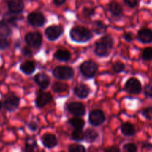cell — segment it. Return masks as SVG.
<instances>
[{
  "label": "cell",
  "instance_id": "obj_11",
  "mask_svg": "<svg viewBox=\"0 0 152 152\" xmlns=\"http://www.w3.org/2000/svg\"><path fill=\"white\" fill-rule=\"evenodd\" d=\"M53 101V96L48 92H40L36 99V105L37 108H42Z\"/></svg>",
  "mask_w": 152,
  "mask_h": 152
},
{
  "label": "cell",
  "instance_id": "obj_3",
  "mask_svg": "<svg viewBox=\"0 0 152 152\" xmlns=\"http://www.w3.org/2000/svg\"><path fill=\"white\" fill-rule=\"evenodd\" d=\"M53 74L58 80H67L73 78L74 71L69 66H57L53 69Z\"/></svg>",
  "mask_w": 152,
  "mask_h": 152
},
{
  "label": "cell",
  "instance_id": "obj_7",
  "mask_svg": "<svg viewBox=\"0 0 152 152\" xmlns=\"http://www.w3.org/2000/svg\"><path fill=\"white\" fill-rule=\"evenodd\" d=\"M126 91L132 94H139L142 91V84L136 78H130L126 81L125 85Z\"/></svg>",
  "mask_w": 152,
  "mask_h": 152
},
{
  "label": "cell",
  "instance_id": "obj_42",
  "mask_svg": "<svg viewBox=\"0 0 152 152\" xmlns=\"http://www.w3.org/2000/svg\"><path fill=\"white\" fill-rule=\"evenodd\" d=\"M22 54L25 56H31L32 55V52L28 48L25 47L22 49Z\"/></svg>",
  "mask_w": 152,
  "mask_h": 152
},
{
  "label": "cell",
  "instance_id": "obj_27",
  "mask_svg": "<svg viewBox=\"0 0 152 152\" xmlns=\"http://www.w3.org/2000/svg\"><path fill=\"white\" fill-rule=\"evenodd\" d=\"M71 139L77 142H82L85 140V135L83 129H75L71 134Z\"/></svg>",
  "mask_w": 152,
  "mask_h": 152
},
{
  "label": "cell",
  "instance_id": "obj_20",
  "mask_svg": "<svg viewBox=\"0 0 152 152\" xmlns=\"http://www.w3.org/2000/svg\"><path fill=\"white\" fill-rule=\"evenodd\" d=\"M121 133L124 136L126 137H132L134 136L136 133L135 128L132 123H125L121 126Z\"/></svg>",
  "mask_w": 152,
  "mask_h": 152
},
{
  "label": "cell",
  "instance_id": "obj_22",
  "mask_svg": "<svg viewBox=\"0 0 152 152\" xmlns=\"http://www.w3.org/2000/svg\"><path fill=\"white\" fill-rule=\"evenodd\" d=\"M85 140L88 142H93L99 137V134L93 129H88L84 132Z\"/></svg>",
  "mask_w": 152,
  "mask_h": 152
},
{
  "label": "cell",
  "instance_id": "obj_12",
  "mask_svg": "<svg viewBox=\"0 0 152 152\" xmlns=\"http://www.w3.org/2000/svg\"><path fill=\"white\" fill-rule=\"evenodd\" d=\"M34 81L42 89H46L50 84V78L48 74L44 73L37 74L34 78Z\"/></svg>",
  "mask_w": 152,
  "mask_h": 152
},
{
  "label": "cell",
  "instance_id": "obj_13",
  "mask_svg": "<svg viewBox=\"0 0 152 152\" xmlns=\"http://www.w3.org/2000/svg\"><path fill=\"white\" fill-rule=\"evenodd\" d=\"M8 10L13 14L21 13L25 8V4L22 0H10L8 1Z\"/></svg>",
  "mask_w": 152,
  "mask_h": 152
},
{
  "label": "cell",
  "instance_id": "obj_23",
  "mask_svg": "<svg viewBox=\"0 0 152 152\" xmlns=\"http://www.w3.org/2000/svg\"><path fill=\"white\" fill-rule=\"evenodd\" d=\"M12 30L9 27L7 22L4 21H1L0 22V37H8L11 35Z\"/></svg>",
  "mask_w": 152,
  "mask_h": 152
},
{
  "label": "cell",
  "instance_id": "obj_37",
  "mask_svg": "<svg viewBox=\"0 0 152 152\" xmlns=\"http://www.w3.org/2000/svg\"><path fill=\"white\" fill-rule=\"evenodd\" d=\"M144 93L147 97L152 99V85H148L145 86L144 89Z\"/></svg>",
  "mask_w": 152,
  "mask_h": 152
},
{
  "label": "cell",
  "instance_id": "obj_32",
  "mask_svg": "<svg viewBox=\"0 0 152 152\" xmlns=\"http://www.w3.org/2000/svg\"><path fill=\"white\" fill-rule=\"evenodd\" d=\"M68 151L70 152H83L86 151V148L83 145H80V144H72L68 148Z\"/></svg>",
  "mask_w": 152,
  "mask_h": 152
},
{
  "label": "cell",
  "instance_id": "obj_14",
  "mask_svg": "<svg viewBox=\"0 0 152 152\" xmlns=\"http://www.w3.org/2000/svg\"><path fill=\"white\" fill-rule=\"evenodd\" d=\"M94 53L96 56H99V57H105L109 54L110 49L103 42L100 40V41L96 42L95 43Z\"/></svg>",
  "mask_w": 152,
  "mask_h": 152
},
{
  "label": "cell",
  "instance_id": "obj_41",
  "mask_svg": "<svg viewBox=\"0 0 152 152\" xmlns=\"http://www.w3.org/2000/svg\"><path fill=\"white\" fill-rule=\"evenodd\" d=\"M123 39L127 42H132L133 40V34L132 33H126L123 36Z\"/></svg>",
  "mask_w": 152,
  "mask_h": 152
},
{
  "label": "cell",
  "instance_id": "obj_9",
  "mask_svg": "<svg viewBox=\"0 0 152 152\" xmlns=\"http://www.w3.org/2000/svg\"><path fill=\"white\" fill-rule=\"evenodd\" d=\"M67 109L69 113L75 117H83L86 114V106L81 102H70L67 106Z\"/></svg>",
  "mask_w": 152,
  "mask_h": 152
},
{
  "label": "cell",
  "instance_id": "obj_21",
  "mask_svg": "<svg viewBox=\"0 0 152 152\" xmlns=\"http://www.w3.org/2000/svg\"><path fill=\"white\" fill-rule=\"evenodd\" d=\"M71 53L64 49H59L54 53V57L61 62H68L71 59Z\"/></svg>",
  "mask_w": 152,
  "mask_h": 152
},
{
  "label": "cell",
  "instance_id": "obj_39",
  "mask_svg": "<svg viewBox=\"0 0 152 152\" xmlns=\"http://www.w3.org/2000/svg\"><path fill=\"white\" fill-rule=\"evenodd\" d=\"M94 12V10H93V9H89V8H85L84 10H83V15H84V16H86V17H88L90 18L91 16V15L93 14Z\"/></svg>",
  "mask_w": 152,
  "mask_h": 152
},
{
  "label": "cell",
  "instance_id": "obj_26",
  "mask_svg": "<svg viewBox=\"0 0 152 152\" xmlns=\"http://www.w3.org/2000/svg\"><path fill=\"white\" fill-rule=\"evenodd\" d=\"M68 86L66 83H62V82H57L55 83L52 86V89L56 93H62V92H65L68 90Z\"/></svg>",
  "mask_w": 152,
  "mask_h": 152
},
{
  "label": "cell",
  "instance_id": "obj_6",
  "mask_svg": "<svg viewBox=\"0 0 152 152\" xmlns=\"http://www.w3.org/2000/svg\"><path fill=\"white\" fill-rule=\"evenodd\" d=\"M63 28L60 25H50L45 31V34L49 41H55L62 36Z\"/></svg>",
  "mask_w": 152,
  "mask_h": 152
},
{
  "label": "cell",
  "instance_id": "obj_40",
  "mask_svg": "<svg viewBox=\"0 0 152 152\" xmlns=\"http://www.w3.org/2000/svg\"><path fill=\"white\" fill-rule=\"evenodd\" d=\"M28 128H29L30 130L33 131V132L37 131V129H38V125H37V123H35V122H31V123H28Z\"/></svg>",
  "mask_w": 152,
  "mask_h": 152
},
{
  "label": "cell",
  "instance_id": "obj_5",
  "mask_svg": "<svg viewBox=\"0 0 152 152\" xmlns=\"http://www.w3.org/2000/svg\"><path fill=\"white\" fill-rule=\"evenodd\" d=\"M28 22L33 27L40 28L45 25L46 19L44 14L40 12H32L28 14Z\"/></svg>",
  "mask_w": 152,
  "mask_h": 152
},
{
  "label": "cell",
  "instance_id": "obj_24",
  "mask_svg": "<svg viewBox=\"0 0 152 152\" xmlns=\"http://www.w3.org/2000/svg\"><path fill=\"white\" fill-rule=\"evenodd\" d=\"M92 30L96 34H102L106 31V25L102 21H95L93 24Z\"/></svg>",
  "mask_w": 152,
  "mask_h": 152
},
{
  "label": "cell",
  "instance_id": "obj_18",
  "mask_svg": "<svg viewBox=\"0 0 152 152\" xmlns=\"http://www.w3.org/2000/svg\"><path fill=\"white\" fill-rule=\"evenodd\" d=\"M20 70L26 75H31L36 71V65L33 61H26L21 64Z\"/></svg>",
  "mask_w": 152,
  "mask_h": 152
},
{
  "label": "cell",
  "instance_id": "obj_8",
  "mask_svg": "<svg viewBox=\"0 0 152 152\" xmlns=\"http://www.w3.org/2000/svg\"><path fill=\"white\" fill-rule=\"evenodd\" d=\"M89 123L94 126H99L102 125L105 120V114L99 109L93 110L89 114Z\"/></svg>",
  "mask_w": 152,
  "mask_h": 152
},
{
  "label": "cell",
  "instance_id": "obj_30",
  "mask_svg": "<svg viewBox=\"0 0 152 152\" xmlns=\"http://www.w3.org/2000/svg\"><path fill=\"white\" fill-rule=\"evenodd\" d=\"M4 22L8 24H10V25H13V26L17 25V17L12 14V13H10V14H6L5 16L4 17Z\"/></svg>",
  "mask_w": 152,
  "mask_h": 152
},
{
  "label": "cell",
  "instance_id": "obj_38",
  "mask_svg": "<svg viewBox=\"0 0 152 152\" xmlns=\"http://www.w3.org/2000/svg\"><path fill=\"white\" fill-rule=\"evenodd\" d=\"M124 2L131 8H134L137 5V0H124Z\"/></svg>",
  "mask_w": 152,
  "mask_h": 152
},
{
  "label": "cell",
  "instance_id": "obj_45",
  "mask_svg": "<svg viewBox=\"0 0 152 152\" xmlns=\"http://www.w3.org/2000/svg\"><path fill=\"white\" fill-rule=\"evenodd\" d=\"M1 101H0V110H1Z\"/></svg>",
  "mask_w": 152,
  "mask_h": 152
},
{
  "label": "cell",
  "instance_id": "obj_25",
  "mask_svg": "<svg viewBox=\"0 0 152 152\" xmlns=\"http://www.w3.org/2000/svg\"><path fill=\"white\" fill-rule=\"evenodd\" d=\"M68 123L75 129H83V128L85 126L84 120L80 118V117H76L70 119Z\"/></svg>",
  "mask_w": 152,
  "mask_h": 152
},
{
  "label": "cell",
  "instance_id": "obj_35",
  "mask_svg": "<svg viewBox=\"0 0 152 152\" xmlns=\"http://www.w3.org/2000/svg\"><path fill=\"white\" fill-rule=\"evenodd\" d=\"M123 151L127 152H135L137 151V146L134 143H127L123 146Z\"/></svg>",
  "mask_w": 152,
  "mask_h": 152
},
{
  "label": "cell",
  "instance_id": "obj_4",
  "mask_svg": "<svg viewBox=\"0 0 152 152\" xmlns=\"http://www.w3.org/2000/svg\"><path fill=\"white\" fill-rule=\"evenodd\" d=\"M25 39L29 47L39 48L42 42V36L39 32H31L25 36Z\"/></svg>",
  "mask_w": 152,
  "mask_h": 152
},
{
  "label": "cell",
  "instance_id": "obj_29",
  "mask_svg": "<svg viewBox=\"0 0 152 152\" xmlns=\"http://www.w3.org/2000/svg\"><path fill=\"white\" fill-rule=\"evenodd\" d=\"M100 40L102 42H103L108 46V48L110 49V50L112 49L113 46H114V39H113V37H111V35H108H108L103 36V37L101 38Z\"/></svg>",
  "mask_w": 152,
  "mask_h": 152
},
{
  "label": "cell",
  "instance_id": "obj_1",
  "mask_svg": "<svg viewBox=\"0 0 152 152\" xmlns=\"http://www.w3.org/2000/svg\"><path fill=\"white\" fill-rule=\"evenodd\" d=\"M71 40L76 42H86L93 37L92 32L88 28L83 26H76L71 28L70 31Z\"/></svg>",
  "mask_w": 152,
  "mask_h": 152
},
{
  "label": "cell",
  "instance_id": "obj_17",
  "mask_svg": "<svg viewBox=\"0 0 152 152\" xmlns=\"http://www.w3.org/2000/svg\"><path fill=\"white\" fill-rule=\"evenodd\" d=\"M42 142L45 148H52L56 146L58 144V140L54 134H47L42 137Z\"/></svg>",
  "mask_w": 152,
  "mask_h": 152
},
{
  "label": "cell",
  "instance_id": "obj_44",
  "mask_svg": "<svg viewBox=\"0 0 152 152\" xmlns=\"http://www.w3.org/2000/svg\"><path fill=\"white\" fill-rule=\"evenodd\" d=\"M66 0H53V2L56 4V5H62L65 2Z\"/></svg>",
  "mask_w": 152,
  "mask_h": 152
},
{
  "label": "cell",
  "instance_id": "obj_31",
  "mask_svg": "<svg viewBox=\"0 0 152 152\" xmlns=\"http://www.w3.org/2000/svg\"><path fill=\"white\" fill-rule=\"evenodd\" d=\"M142 57L144 60L150 61L152 60V48H145L142 53Z\"/></svg>",
  "mask_w": 152,
  "mask_h": 152
},
{
  "label": "cell",
  "instance_id": "obj_19",
  "mask_svg": "<svg viewBox=\"0 0 152 152\" xmlns=\"http://www.w3.org/2000/svg\"><path fill=\"white\" fill-rule=\"evenodd\" d=\"M108 10L114 17H120L123 14V7L117 1H112L110 3Z\"/></svg>",
  "mask_w": 152,
  "mask_h": 152
},
{
  "label": "cell",
  "instance_id": "obj_43",
  "mask_svg": "<svg viewBox=\"0 0 152 152\" xmlns=\"http://www.w3.org/2000/svg\"><path fill=\"white\" fill-rule=\"evenodd\" d=\"M105 151H111V152H117V151H120V149H119V148H117V147H115V146H113L111 147V148H108V149H105Z\"/></svg>",
  "mask_w": 152,
  "mask_h": 152
},
{
  "label": "cell",
  "instance_id": "obj_34",
  "mask_svg": "<svg viewBox=\"0 0 152 152\" xmlns=\"http://www.w3.org/2000/svg\"><path fill=\"white\" fill-rule=\"evenodd\" d=\"M141 114L148 120H152V106L144 108L141 111Z\"/></svg>",
  "mask_w": 152,
  "mask_h": 152
},
{
  "label": "cell",
  "instance_id": "obj_28",
  "mask_svg": "<svg viewBox=\"0 0 152 152\" xmlns=\"http://www.w3.org/2000/svg\"><path fill=\"white\" fill-rule=\"evenodd\" d=\"M38 145H37V141L34 138H29L27 140L26 143H25V151L28 152L34 151L37 149Z\"/></svg>",
  "mask_w": 152,
  "mask_h": 152
},
{
  "label": "cell",
  "instance_id": "obj_15",
  "mask_svg": "<svg viewBox=\"0 0 152 152\" xmlns=\"http://www.w3.org/2000/svg\"><path fill=\"white\" fill-rule=\"evenodd\" d=\"M90 88L85 84H80L75 86L74 88V93L80 99H86L90 94Z\"/></svg>",
  "mask_w": 152,
  "mask_h": 152
},
{
  "label": "cell",
  "instance_id": "obj_16",
  "mask_svg": "<svg viewBox=\"0 0 152 152\" xmlns=\"http://www.w3.org/2000/svg\"><path fill=\"white\" fill-rule=\"evenodd\" d=\"M138 39L144 44L152 42V31L148 28H142L138 31Z\"/></svg>",
  "mask_w": 152,
  "mask_h": 152
},
{
  "label": "cell",
  "instance_id": "obj_10",
  "mask_svg": "<svg viewBox=\"0 0 152 152\" xmlns=\"http://www.w3.org/2000/svg\"><path fill=\"white\" fill-rule=\"evenodd\" d=\"M20 103V99L14 94L7 96L4 102V107L8 111H14L19 107Z\"/></svg>",
  "mask_w": 152,
  "mask_h": 152
},
{
  "label": "cell",
  "instance_id": "obj_2",
  "mask_svg": "<svg viewBox=\"0 0 152 152\" xmlns=\"http://www.w3.org/2000/svg\"><path fill=\"white\" fill-rule=\"evenodd\" d=\"M80 70L81 74L86 78H93L97 72L98 65L96 62L93 61H85L80 66Z\"/></svg>",
  "mask_w": 152,
  "mask_h": 152
},
{
  "label": "cell",
  "instance_id": "obj_33",
  "mask_svg": "<svg viewBox=\"0 0 152 152\" xmlns=\"http://www.w3.org/2000/svg\"><path fill=\"white\" fill-rule=\"evenodd\" d=\"M125 68H126V66H125L124 63L121 62H116L112 66L113 71L115 73L123 72V71H124Z\"/></svg>",
  "mask_w": 152,
  "mask_h": 152
},
{
  "label": "cell",
  "instance_id": "obj_36",
  "mask_svg": "<svg viewBox=\"0 0 152 152\" xmlns=\"http://www.w3.org/2000/svg\"><path fill=\"white\" fill-rule=\"evenodd\" d=\"M10 46V42L5 39L4 37L3 38H0V49L1 50H4V49L7 48Z\"/></svg>",
  "mask_w": 152,
  "mask_h": 152
}]
</instances>
